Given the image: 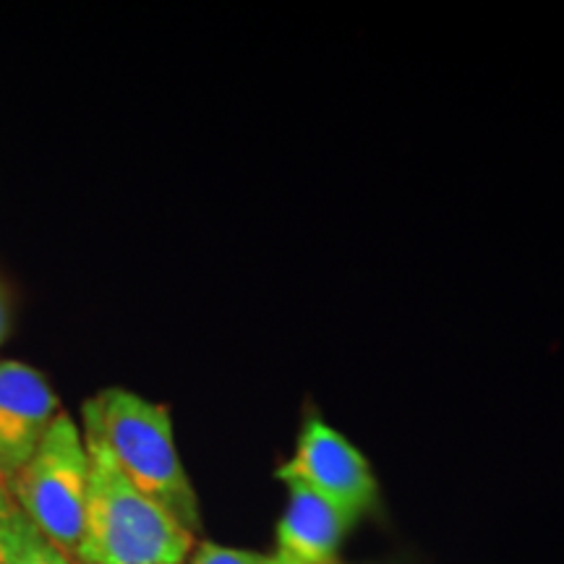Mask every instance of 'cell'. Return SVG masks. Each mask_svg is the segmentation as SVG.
Wrapping results in <instances>:
<instances>
[{"label": "cell", "mask_w": 564, "mask_h": 564, "mask_svg": "<svg viewBox=\"0 0 564 564\" xmlns=\"http://www.w3.org/2000/svg\"><path fill=\"white\" fill-rule=\"evenodd\" d=\"M0 564H74L34 528L24 514L0 535Z\"/></svg>", "instance_id": "52a82bcc"}, {"label": "cell", "mask_w": 564, "mask_h": 564, "mask_svg": "<svg viewBox=\"0 0 564 564\" xmlns=\"http://www.w3.org/2000/svg\"><path fill=\"white\" fill-rule=\"evenodd\" d=\"M82 413L84 432L105 444L126 478L188 531H199V499L175 447L167 408L123 387H108L87 400Z\"/></svg>", "instance_id": "7a4b0ae2"}, {"label": "cell", "mask_w": 564, "mask_h": 564, "mask_svg": "<svg viewBox=\"0 0 564 564\" xmlns=\"http://www.w3.org/2000/svg\"><path fill=\"white\" fill-rule=\"evenodd\" d=\"M278 478L319 494L352 520L369 512L379 497L377 478L361 449L322 419L303 426L295 453L280 465Z\"/></svg>", "instance_id": "277c9868"}, {"label": "cell", "mask_w": 564, "mask_h": 564, "mask_svg": "<svg viewBox=\"0 0 564 564\" xmlns=\"http://www.w3.org/2000/svg\"><path fill=\"white\" fill-rule=\"evenodd\" d=\"M186 564H278L272 554L249 552V549H232L220 544L196 546Z\"/></svg>", "instance_id": "ba28073f"}, {"label": "cell", "mask_w": 564, "mask_h": 564, "mask_svg": "<svg viewBox=\"0 0 564 564\" xmlns=\"http://www.w3.org/2000/svg\"><path fill=\"white\" fill-rule=\"evenodd\" d=\"M89 449L87 528L74 564H186L194 533L137 489L105 444L84 432Z\"/></svg>", "instance_id": "6da1fadb"}, {"label": "cell", "mask_w": 564, "mask_h": 564, "mask_svg": "<svg viewBox=\"0 0 564 564\" xmlns=\"http://www.w3.org/2000/svg\"><path fill=\"white\" fill-rule=\"evenodd\" d=\"M13 505L51 544L76 560L89 497V449L66 411L55 415L34 455L9 478Z\"/></svg>", "instance_id": "3957f363"}, {"label": "cell", "mask_w": 564, "mask_h": 564, "mask_svg": "<svg viewBox=\"0 0 564 564\" xmlns=\"http://www.w3.org/2000/svg\"><path fill=\"white\" fill-rule=\"evenodd\" d=\"M61 411L58 394L37 369L0 361V474L11 478L30 460Z\"/></svg>", "instance_id": "5b68a950"}, {"label": "cell", "mask_w": 564, "mask_h": 564, "mask_svg": "<svg viewBox=\"0 0 564 564\" xmlns=\"http://www.w3.org/2000/svg\"><path fill=\"white\" fill-rule=\"evenodd\" d=\"M9 324H11L9 295H6V288L0 285V343H3L6 335H9Z\"/></svg>", "instance_id": "30bf717a"}, {"label": "cell", "mask_w": 564, "mask_h": 564, "mask_svg": "<svg viewBox=\"0 0 564 564\" xmlns=\"http://www.w3.org/2000/svg\"><path fill=\"white\" fill-rule=\"evenodd\" d=\"M17 514H19V507L13 505V497L9 491V478L0 474V535L6 533V528L13 523Z\"/></svg>", "instance_id": "9c48e42d"}, {"label": "cell", "mask_w": 564, "mask_h": 564, "mask_svg": "<svg viewBox=\"0 0 564 564\" xmlns=\"http://www.w3.org/2000/svg\"><path fill=\"white\" fill-rule=\"evenodd\" d=\"M356 520L319 494L288 484V505L278 523V564H335V554Z\"/></svg>", "instance_id": "8992f818"}]
</instances>
